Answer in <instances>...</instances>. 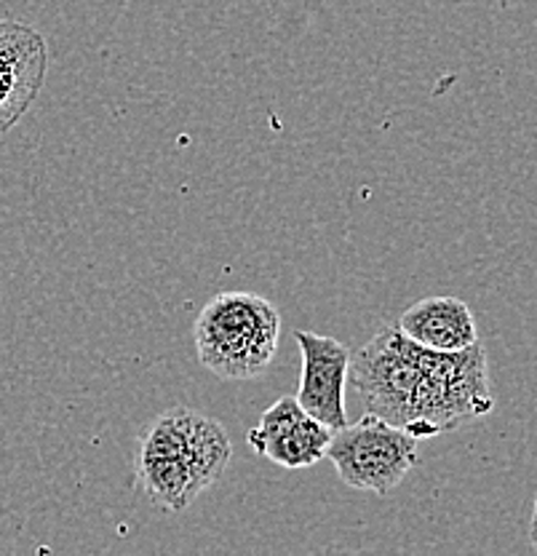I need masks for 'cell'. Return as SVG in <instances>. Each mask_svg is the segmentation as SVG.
I'll return each mask as SVG.
<instances>
[{
  "instance_id": "1",
  "label": "cell",
  "mask_w": 537,
  "mask_h": 556,
  "mask_svg": "<svg viewBox=\"0 0 537 556\" xmlns=\"http://www.w3.org/2000/svg\"><path fill=\"white\" fill-rule=\"evenodd\" d=\"M199 362L219 380L244 382L268 372L281 340V313L252 292H219L193 327Z\"/></svg>"
},
{
  "instance_id": "2",
  "label": "cell",
  "mask_w": 537,
  "mask_h": 556,
  "mask_svg": "<svg viewBox=\"0 0 537 556\" xmlns=\"http://www.w3.org/2000/svg\"><path fill=\"white\" fill-rule=\"evenodd\" d=\"M493 407L487 351L482 343L452 353L423 348V375L414 393L412 420L404 431L414 439H431L458 431L463 422L493 413Z\"/></svg>"
},
{
  "instance_id": "3",
  "label": "cell",
  "mask_w": 537,
  "mask_h": 556,
  "mask_svg": "<svg viewBox=\"0 0 537 556\" xmlns=\"http://www.w3.org/2000/svg\"><path fill=\"white\" fill-rule=\"evenodd\" d=\"M420 439L378 415L345 422L332 431L327 457L345 484L374 495H388L418 466Z\"/></svg>"
},
{
  "instance_id": "4",
  "label": "cell",
  "mask_w": 537,
  "mask_h": 556,
  "mask_svg": "<svg viewBox=\"0 0 537 556\" xmlns=\"http://www.w3.org/2000/svg\"><path fill=\"white\" fill-rule=\"evenodd\" d=\"M423 375V345L385 327L367 345L350 353L348 382L367 404L369 415L407 428L412 420L414 393Z\"/></svg>"
},
{
  "instance_id": "5",
  "label": "cell",
  "mask_w": 537,
  "mask_h": 556,
  "mask_svg": "<svg viewBox=\"0 0 537 556\" xmlns=\"http://www.w3.org/2000/svg\"><path fill=\"white\" fill-rule=\"evenodd\" d=\"M49 73V46L36 27L25 22L0 20V135L14 129Z\"/></svg>"
},
{
  "instance_id": "6",
  "label": "cell",
  "mask_w": 537,
  "mask_h": 556,
  "mask_svg": "<svg viewBox=\"0 0 537 556\" xmlns=\"http://www.w3.org/2000/svg\"><path fill=\"white\" fill-rule=\"evenodd\" d=\"M332 428L323 426L299 407L294 396H281L246 433V442L257 455L268 457L286 471H303L327 457Z\"/></svg>"
},
{
  "instance_id": "7",
  "label": "cell",
  "mask_w": 537,
  "mask_h": 556,
  "mask_svg": "<svg viewBox=\"0 0 537 556\" xmlns=\"http://www.w3.org/2000/svg\"><path fill=\"white\" fill-rule=\"evenodd\" d=\"M294 338L303 353V378L294 399L310 417L337 431L348 422L345 386H348L350 351L340 340L305 329H299Z\"/></svg>"
},
{
  "instance_id": "8",
  "label": "cell",
  "mask_w": 537,
  "mask_h": 556,
  "mask_svg": "<svg viewBox=\"0 0 537 556\" xmlns=\"http://www.w3.org/2000/svg\"><path fill=\"white\" fill-rule=\"evenodd\" d=\"M398 332L429 351H465L478 343L476 318L460 298H425L401 313Z\"/></svg>"
},
{
  "instance_id": "9",
  "label": "cell",
  "mask_w": 537,
  "mask_h": 556,
  "mask_svg": "<svg viewBox=\"0 0 537 556\" xmlns=\"http://www.w3.org/2000/svg\"><path fill=\"white\" fill-rule=\"evenodd\" d=\"M137 477L158 511L179 514L204 492L188 463L179 455H137Z\"/></svg>"
},
{
  "instance_id": "10",
  "label": "cell",
  "mask_w": 537,
  "mask_h": 556,
  "mask_svg": "<svg viewBox=\"0 0 537 556\" xmlns=\"http://www.w3.org/2000/svg\"><path fill=\"white\" fill-rule=\"evenodd\" d=\"M529 541H533V548L537 554V492H535V506H533V521H529Z\"/></svg>"
}]
</instances>
